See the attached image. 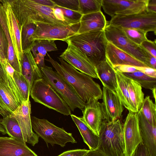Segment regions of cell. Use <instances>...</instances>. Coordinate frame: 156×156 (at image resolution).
Instances as JSON below:
<instances>
[{
    "label": "cell",
    "mask_w": 156,
    "mask_h": 156,
    "mask_svg": "<svg viewBox=\"0 0 156 156\" xmlns=\"http://www.w3.org/2000/svg\"><path fill=\"white\" fill-rule=\"evenodd\" d=\"M49 62L56 71L67 82L79 97L86 103L90 100L98 101L102 99V90L99 85L92 78L79 72L61 58L59 64L48 53Z\"/></svg>",
    "instance_id": "cell-1"
},
{
    "label": "cell",
    "mask_w": 156,
    "mask_h": 156,
    "mask_svg": "<svg viewBox=\"0 0 156 156\" xmlns=\"http://www.w3.org/2000/svg\"><path fill=\"white\" fill-rule=\"evenodd\" d=\"M19 24L35 25L44 23L58 25H71L55 17L53 7L38 4L34 0H8Z\"/></svg>",
    "instance_id": "cell-2"
},
{
    "label": "cell",
    "mask_w": 156,
    "mask_h": 156,
    "mask_svg": "<svg viewBox=\"0 0 156 156\" xmlns=\"http://www.w3.org/2000/svg\"><path fill=\"white\" fill-rule=\"evenodd\" d=\"M68 39L85 54L95 67L106 59L108 41L104 31L76 34Z\"/></svg>",
    "instance_id": "cell-3"
},
{
    "label": "cell",
    "mask_w": 156,
    "mask_h": 156,
    "mask_svg": "<svg viewBox=\"0 0 156 156\" xmlns=\"http://www.w3.org/2000/svg\"><path fill=\"white\" fill-rule=\"evenodd\" d=\"M98 149L107 156H126L122 126L119 119L102 123Z\"/></svg>",
    "instance_id": "cell-4"
},
{
    "label": "cell",
    "mask_w": 156,
    "mask_h": 156,
    "mask_svg": "<svg viewBox=\"0 0 156 156\" xmlns=\"http://www.w3.org/2000/svg\"><path fill=\"white\" fill-rule=\"evenodd\" d=\"M34 101L65 115L71 111L61 96L42 78L34 81L30 92Z\"/></svg>",
    "instance_id": "cell-5"
},
{
    "label": "cell",
    "mask_w": 156,
    "mask_h": 156,
    "mask_svg": "<svg viewBox=\"0 0 156 156\" xmlns=\"http://www.w3.org/2000/svg\"><path fill=\"white\" fill-rule=\"evenodd\" d=\"M40 69L42 78L61 96L71 111L76 108L83 110L86 103L66 80L50 67L45 65Z\"/></svg>",
    "instance_id": "cell-6"
},
{
    "label": "cell",
    "mask_w": 156,
    "mask_h": 156,
    "mask_svg": "<svg viewBox=\"0 0 156 156\" xmlns=\"http://www.w3.org/2000/svg\"><path fill=\"white\" fill-rule=\"evenodd\" d=\"M30 119L32 129L44 140L48 147L49 143L52 146L57 144L64 147L67 143H77L72 133L67 132L47 120L34 116H31Z\"/></svg>",
    "instance_id": "cell-7"
},
{
    "label": "cell",
    "mask_w": 156,
    "mask_h": 156,
    "mask_svg": "<svg viewBox=\"0 0 156 156\" xmlns=\"http://www.w3.org/2000/svg\"><path fill=\"white\" fill-rule=\"evenodd\" d=\"M104 31L108 41L150 67L149 53L129 40L120 28L107 23Z\"/></svg>",
    "instance_id": "cell-8"
},
{
    "label": "cell",
    "mask_w": 156,
    "mask_h": 156,
    "mask_svg": "<svg viewBox=\"0 0 156 156\" xmlns=\"http://www.w3.org/2000/svg\"><path fill=\"white\" fill-rule=\"evenodd\" d=\"M107 23L118 28L141 30L146 33L150 31L156 34V13L146 9L140 13L128 15H117L112 17Z\"/></svg>",
    "instance_id": "cell-9"
},
{
    "label": "cell",
    "mask_w": 156,
    "mask_h": 156,
    "mask_svg": "<svg viewBox=\"0 0 156 156\" xmlns=\"http://www.w3.org/2000/svg\"><path fill=\"white\" fill-rule=\"evenodd\" d=\"M33 35L31 41L39 40H61L64 41L77 34L80 22L71 25H58L38 23Z\"/></svg>",
    "instance_id": "cell-10"
},
{
    "label": "cell",
    "mask_w": 156,
    "mask_h": 156,
    "mask_svg": "<svg viewBox=\"0 0 156 156\" xmlns=\"http://www.w3.org/2000/svg\"><path fill=\"white\" fill-rule=\"evenodd\" d=\"M66 49L60 55V58L78 70L93 78L98 79L95 66L85 54L68 39Z\"/></svg>",
    "instance_id": "cell-11"
},
{
    "label": "cell",
    "mask_w": 156,
    "mask_h": 156,
    "mask_svg": "<svg viewBox=\"0 0 156 156\" xmlns=\"http://www.w3.org/2000/svg\"><path fill=\"white\" fill-rule=\"evenodd\" d=\"M148 0H102L105 12L112 17L117 15H128L146 9Z\"/></svg>",
    "instance_id": "cell-12"
},
{
    "label": "cell",
    "mask_w": 156,
    "mask_h": 156,
    "mask_svg": "<svg viewBox=\"0 0 156 156\" xmlns=\"http://www.w3.org/2000/svg\"><path fill=\"white\" fill-rule=\"evenodd\" d=\"M31 107L29 99L23 101L21 105L11 113L9 117L18 122L25 142L34 146L38 143L39 136L33 131L32 128Z\"/></svg>",
    "instance_id": "cell-13"
},
{
    "label": "cell",
    "mask_w": 156,
    "mask_h": 156,
    "mask_svg": "<svg viewBox=\"0 0 156 156\" xmlns=\"http://www.w3.org/2000/svg\"><path fill=\"white\" fill-rule=\"evenodd\" d=\"M126 156H132L142 139L140 132L138 113L129 111L122 126Z\"/></svg>",
    "instance_id": "cell-14"
},
{
    "label": "cell",
    "mask_w": 156,
    "mask_h": 156,
    "mask_svg": "<svg viewBox=\"0 0 156 156\" xmlns=\"http://www.w3.org/2000/svg\"><path fill=\"white\" fill-rule=\"evenodd\" d=\"M81 117L87 126L99 136L101 126L105 121H107L102 104L98 101L92 99L86 103Z\"/></svg>",
    "instance_id": "cell-15"
},
{
    "label": "cell",
    "mask_w": 156,
    "mask_h": 156,
    "mask_svg": "<svg viewBox=\"0 0 156 156\" xmlns=\"http://www.w3.org/2000/svg\"><path fill=\"white\" fill-rule=\"evenodd\" d=\"M0 1L5 12L6 23L12 44L17 59L21 62L23 54L21 44V27L19 24L8 0Z\"/></svg>",
    "instance_id": "cell-16"
},
{
    "label": "cell",
    "mask_w": 156,
    "mask_h": 156,
    "mask_svg": "<svg viewBox=\"0 0 156 156\" xmlns=\"http://www.w3.org/2000/svg\"><path fill=\"white\" fill-rule=\"evenodd\" d=\"M102 103L107 121H113L121 118L124 106L115 92L105 87L102 89Z\"/></svg>",
    "instance_id": "cell-17"
},
{
    "label": "cell",
    "mask_w": 156,
    "mask_h": 156,
    "mask_svg": "<svg viewBox=\"0 0 156 156\" xmlns=\"http://www.w3.org/2000/svg\"><path fill=\"white\" fill-rule=\"evenodd\" d=\"M0 156H38L26 145L11 137H0Z\"/></svg>",
    "instance_id": "cell-18"
},
{
    "label": "cell",
    "mask_w": 156,
    "mask_h": 156,
    "mask_svg": "<svg viewBox=\"0 0 156 156\" xmlns=\"http://www.w3.org/2000/svg\"><path fill=\"white\" fill-rule=\"evenodd\" d=\"M106 59L113 68L119 65L148 67L143 62L108 41L106 48Z\"/></svg>",
    "instance_id": "cell-19"
},
{
    "label": "cell",
    "mask_w": 156,
    "mask_h": 156,
    "mask_svg": "<svg viewBox=\"0 0 156 156\" xmlns=\"http://www.w3.org/2000/svg\"><path fill=\"white\" fill-rule=\"evenodd\" d=\"M138 113L142 143L149 151L151 156H156V126L150 124L140 111Z\"/></svg>",
    "instance_id": "cell-20"
},
{
    "label": "cell",
    "mask_w": 156,
    "mask_h": 156,
    "mask_svg": "<svg viewBox=\"0 0 156 156\" xmlns=\"http://www.w3.org/2000/svg\"><path fill=\"white\" fill-rule=\"evenodd\" d=\"M20 63L21 73L27 81L30 91L34 81L42 78L40 69L36 63L30 49L23 52Z\"/></svg>",
    "instance_id": "cell-21"
},
{
    "label": "cell",
    "mask_w": 156,
    "mask_h": 156,
    "mask_svg": "<svg viewBox=\"0 0 156 156\" xmlns=\"http://www.w3.org/2000/svg\"><path fill=\"white\" fill-rule=\"evenodd\" d=\"M107 24L105 16L101 11L83 15L77 34L91 31H104Z\"/></svg>",
    "instance_id": "cell-22"
},
{
    "label": "cell",
    "mask_w": 156,
    "mask_h": 156,
    "mask_svg": "<svg viewBox=\"0 0 156 156\" xmlns=\"http://www.w3.org/2000/svg\"><path fill=\"white\" fill-rule=\"evenodd\" d=\"M97 74L103 87L115 92L117 87L116 70L106 59L96 67Z\"/></svg>",
    "instance_id": "cell-23"
},
{
    "label": "cell",
    "mask_w": 156,
    "mask_h": 156,
    "mask_svg": "<svg viewBox=\"0 0 156 156\" xmlns=\"http://www.w3.org/2000/svg\"><path fill=\"white\" fill-rule=\"evenodd\" d=\"M30 50L36 63L40 68L43 67L44 57L48 52L58 50L54 40H39L35 41Z\"/></svg>",
    "instance_id": "cell-24"
},
{
    "label": "cell",
    "mask_w": 156,
    "mask_h": 156,
    "mask_svg": "<svg viewBox=\"0 0 156 156\" xmlns=\"http://www.w3.org/2000/svg\"><path fill=\"white\" fill-rule=\"evenodd\" d=\"M20 105L11 91L0 81V114L3 118L9 116Z\"/></svg>",
    "instance_id": "cell-25"
},
{
    "label": "cell",
    "mask_w": 156,
    "mask_h": 156,
    "mask_svg": "<svg viewBox=\"0 0 156 156\" xmlns=\"http://www.w3.org/2000/svg\"><path fill=\"white\" fill-rule=\"evenodd\" d=\"M0 23L5 33L8 44L7 59L15 71L21 73L20 62L15 53L6 23L5 12L0 0Z\"/></svg>",
    "instance_id": "cell-26"
},
{
    "label": "cell",
    "mask_w": 156,
    "mask_h": 156,
    "mask_svg": "<svg viewBox=\"0 0 156 156\" xmlns=\"http://www.w3.org/2000/svg\"><path fill=\"white\" fill-rule=\"evenodd\" d=\"M71 117L82 137L84 143L88 146L90 150H94L98 148L99 136L96 135L85 123L81 117L71 114Z\"/></svg>",
    "instance_id": "cell-27"
},
{
    "label": "cell",
    "mask_w": 156,
    "mask_h": 156,
    "mask_svg": "<svg viewBox=\"0 0 156 156\" xmlns=\"http://www.w3.org/2000/svg\"><path fill=\"white\" fill-rule=\"evenodd\" d=\"M0 62L4 71L5 85L20 105L23 100L14 78L15 70L10 64L7 58L0 59Z\"/></svg>",
    "instance_id": "cell-28"
},
{
    "label": "cell",
    "mask_w": 156,
    "mask_h": 156,
    "mask_svg": "<svg viewBox=\"0 0 156 156\" xmlns=\"http://www.w3.org/2000/svg\"><path fill=\"white\" fill-rule=\"evenodd\" d=\"M116 74L117 87L115 92L117 95L124 107L129 111L136 112L130 99L128 89L127 77L122 73L117 70H116Z\"/></svg>",
    "instance_id": "cell-29"
},
{
    "label": "cell",
    "mask_w": 156,
    "mask_h": 156,
    "mask_svg": "<svg viewBox=\"0 0 156 156\" xmlns=\"http://www.w3.org/2000/svg\"><path fill=\"white\" fill-rule=\"evenodd\" d=\"M127 83L130 100L136 112H138L144 99L142 88L136 82L128 77Z\"/></svg>",
    "instance_id": "cell-30"
},
{
    "label": "cell",
    "mask_w": 156,
    "mask_h": 156,
    "mask_svg": "<svg viewBox=\"0 0 156 156\" xmlns=\"http://www.w3.org/2000/svg\"><path fill=\"white\" fill-rule=\"evenodd\" d=\"M0 123L5 129L6 134L10 137L25 142L20 127L16 120L8 116L1 119Z\"/></svg>",
    "instance_id": "cell-31"
},
{
    "label": "cell",
    "mask_w": 156,
    "mask_h": 156,
    "mask_svg": "<svg viewBox=\"0 0 156 156\" xmlns=\"http://www.w3.org/2000/svg\"><path fill=\"white\" fill-rule=\"evenodd\" d=\"M123 74L136 82L141 87L151 90L156 87V78L149 77L141 71L138 70L132 73Z\"/></svg>",
    "instance_id": "cell-32"
},
{
    "label": "cell",
    "mask_w": 156,
    "mask_h": 156,
    "mask_svg": "<svg viewBox=\"0 0 156 156\" xmlns=\"http://www.w3.org/2000/svg\"><path fill=\"white\" fill-rule=\"evenodd\" d=\"M139 110L150 124L156 126V104H154L150 96L144 99Z\"/></svg>",
    "instance_id": "cell-33"
},
{
    "label": "cell",
    "mask_w": 156,
    "mask_h": 156,
    "mask_svg": "<svg viewBox=\"0 0 156 156\" xmlns=\"http://www.w3.org/2000/svg\"><path fill=\"white\" fill-rule=\"evenodd\" d=\"M36 25L30 23L22 26L21 31V44L23 52L30 49L34 42L31 41V37L36 29Z\"/></svg>",
    "instance_id": "cell-34"
},
{
    "label": "cell",
    "mask_w": 156,
    "mask_h": 156,
    "mask_svg": "<svg viewBox=\"0 0 156 156\" xmlns=\"http://www.w3.org/2000/svg\"><path fill=\"white\" fill-rule=\"evenodd\" d=\"M78 0V12L83 15L101 11L102 0Z\"/></svg>",
    "instance_id": "cell-35"
},
{
    "label": "cell",
    "mask_w": 156,
    "mask_h": 156,
    "mask_svg": "<svg viewBox=\"0 0 156 156\" xmlns=\"http://www.w3.org/2000/svg\"><path fill=\"white\" fill-rule=\"evenodd\" d=\"M119 28L129 40L138 45H140L144 41L148 39L147 33L141 30L126 28Z\"/></svg>",
    "instance_id": "cell-36"
},
{
    "label": "cell",
    "mask_w": 156,
    "mask_h": 156,
    "mask_svg": "<svg viewBox=\"0 0 156 156\" xmlns=\"http://www.w3.org/2000/svg\"><path fill=\"white\" fill-rule=\"evenodd\" d=\"M14 77L23 101L29 99L30 91L28 83L22 73L16 71L14 73Z\"/></svg>",
    "instance_id": "cell-37"
},
{
    "label": "cell",
    "mask_w": 156,
    "mask_h": 156,
    "mask_svg": "<svg viewBox=\"0 0 156 156\" xmlns=\"http://www.w3.org/2000/svg\"><path fill=\"white\" fill-rule=\"evenodd\" d=\"M52 1L55 3V6L78 11L79 9L78 0H52Z\"/></svg>",
    "instance_id": "cell-38"
},
{
    "label": "cell",
    "mask_w": 156,
    "mask_h": 156,
    "mask_svg": "<svg viewBox=\"0 0 156 156\" xmlns=\"http://www.w3.org/2000/svg\"><path fill=\"white\" fill-rule=\"evenodd\" d=\"M8 50V41L5 33L0 23V59L7 58Z\"/></svg>",
    "instance_id": "cell-39"
},
{
    "label": "cell",
    "mask_w": 156,
    "mask_h": 156,
    "mask_svg": "<svg viewBox=\"0 0 156 156\" xmlns=\"http://www.w3.org/2000/svg\"><path fill=\"white\" fill-rule=\"evenodd\" d=\"M58 7L62 10L63 15L65 18L76 23L80 22L83 16L80 12L78 11H76L59 7Z\"/></svg>",
    "instance_id": "cell-40"
},
{
    "label": "cell",
    "mask_w": 156,
    "mask_h": 156,
    "mask_svg": "<svg viewBox=\"0 0 156 156\" xmlns=\"http://www.w3.org/2000/svg\"><path fill=\"white\" fill-rule=\"evenodd\" d=\"M156 40L152 41L147 39L144 41L141 46L148 53L156 58Z\"/></svg>",
    "instance_id": "cell-41"
},
{
    "label": "cell",
    "mask_w": 156,
    "mask_h": 156,
    "mask_svg": "<svg viewBox=\"0 0 156 156\" xmlns=\"http://www.w3.org/2000/svg\"><path fill=\"white\" fill-rule=\"evenodd\" d=\"M89 150L83 149H76L64 152L58 156H84Z\"/></svg>",
    "instance_id": "cell-42"
},
{
    "label": "cell",
    "mask_w": 156,
    "mask_h": 156,
    "mask_svg": "<svg viewBox=\"0 0 156 156\" xmlns=\"http://www.w3.org/2000/svg\"><path fill=\"white\" fill-rule=\"evenodd\" d=\"M136 67L129 65H119L115 66L114 68L118 71L122 73H132L138 71Z\"/></svg>",
    "instance_id": "cell-43"
},
{
    "label": "cell",
    "mask_w": 156,
    "mask_h": 156,
    "mask_svg": "<svg viewBox=\"0 0 156 156\" xmlns=\"http://www.w3.org/2000/svg\"><path fill=\"white\" fill-rule=\"evenodd\" d=\"M132 156H151L150 153L142 142L137 147Z\"/></svg>",
    "instance_id": "cell-44"
},
{
    "label": "cell",
    "mask_w": 156,
    "mask_h": 156,
    "mask_svg": "<svg viewBox=\"0 0 156 156\" xmlns=\"http://www.w3.org/2000/svg\"><path fill=\"white\" fill-rule=\"evenodd\" d=\"M138 71H141L147 76L154 78H156V69L146 67H136Z\"/></svg>",
    "instance_id": "cell-45"
},
{
    "label": "cell",
    "mask_w": 156,
    "mask_h": 156,
    "mask_svg": "<svg viewBox=\"0 0 156 156\" xmlns=\"http://www.w3.org/2000/svg\"><path fill=\"white\" fill-rule=\"evenodd\" d=\"M146 10L156 13V0H148Z\"/></svg>",
    "instance_id": "cell-46"
},
{
    "label": "cell",
    "mask_w": 156,
    "mask_h": 156,
    "mask_svg": "<svg viewBox=\"0 0 156 156\" xmlns=\"http://www.w3.org/2000/svg\"><path fill=\"white\" fill-rule=\"evenodd\" d=\"M34 1L39 4L50 7H55V5L52 0H34Z\"/></svg>",
    "instance_id": "cell-47"
},
{
    "label": "cell",
    "mask_w": 156,
    "mask_h": 156,
    "mask_svg": "<svg viewBox=\"0 0 156 156\" xmlns=\"http://www.w3.org/2000/svg\"><path fill=\"white\" fill-rule=\"evenodd\" d=\"M84 156H107L98 149L89 150Z\"/></svg>",
    "instance_id": "cell-48"
},
{
    "label": "cell",
    "mask_w": 156,
    "mask_h": 156,
    "mask_svg": "<svg viewBox=\"0 0 156 156\" xmlns=\"http://www.w3.org/2000/svg\"><path fill=\"white\" fill-rule=\"evenodd\" d=\"M149 64L150 67L156 69V58L153 56L149 53Z\"/></svg>",
    "instance_id": "cell-49"
},
{
    "label": "cell",
    "mask_w": 156,
    "mask_h": 156,
    "mask_svg": "<svg viewBox=\"0 0 156 156\" xmlns=\"http://www.w3.org/2000/svg\"><path fill=\"white\" fill-rule=\"evenodd\" d=\"M2 80L5 83V78L4 71L2 66L0 62V81Z\"/></svg>",
    "instance_id": "cell-50"
},
{
    "label": "cell",
    "mask_w": 156,
    "mask_h": 156,
    "mask_svg": "<svg viewBox=\"0 0 156 156\" xmlns=\"http://www.w3.org/2000/svg\"><path fill=\"white\" fill-rule=\"evenodd\" d=\"M0 132L3 135L6 134V131L3 126L0 123Z\"/></svg>",
    "instance_id": "cell-51"
},
{
    "label": "cell",
    "mask_w": 156,
    "mask_h": 156,
    "mask_svg": "<svg viewBox=\"0 0 156 156\" xmlns=\"http://www.w3.org/2000/svg\"><path fill=\"white\" fill-rule=\"evenodd\" d=\"M156 88H155L152 90L153 97L155 100V104H156Z\"/></svg>",
    "instance_id": "cell-52"
},
{
    "label": "cell",
    "mask_w": 156,
    "mask_h": 156,
    "mask_svg": "<svg viewBox=\"0 0 156 156\" xmlns=\"http://www.w3.org/2000/svg\"></svg>",
    "instance_id": "cell-53"
}]
</instances>
